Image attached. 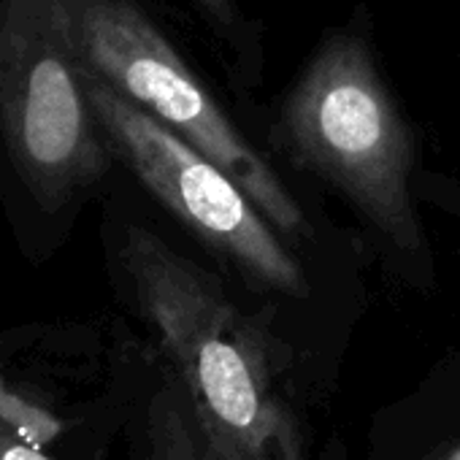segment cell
I'll return each instance as SVG.
<instances>
[{
	"mask_svg": "<svg viewBox=\"0 0 460 460\" xmlns=\"http://www.w3.org/2000/svg\"><path fill=\"white\" fill-rule=\"evenodd\" d=\"M122 266L214 449L225 460H309L263 333L219 282L136 225L125 230Z\"/></svg>",
	"mask_w": 460,
	"mask_h": 460,
	"instance_id": "obj_1",
	"label": "cell"
},
{
	"mask_svg": "<svg viewBox=\"0 0 460 460\" xmlns=\"http://www.w3.org/2000/svg\"><path fill=\"white\" fill-rule=\"evenodd\" d=\"M0 138L44 208L109 171L114 149L90 101L71 0H0Z\"/></svg>",
	"mask_w": 460,
	"mask_h": 460,
	"instance_id": "obj_2",
	"label": "cell"
},
{
	"mask_svg": "<svg viewBox=\"0 0 460 460\" xmlns=\"http://www.w3.org/2000/svg\"><path fill=\"white\" fill-rule=\"evenodd\" d=\"M279 128L293 157L349 198L382 236L420 247L409 128L360 41L336 36L320 47L290 90Z\"/></svg>",
	"mask_w": 460,
	"mask_h": 460,
	"instance_id": "obj_3",
	"label": "cell"
},
{
	"mask_svg": "<svg viewBox=\"0 0 460 460\" xmlns=\"http://www.w3.org/2000/svg\"><path fill=\"white\" fill-rule=\"evenodd\" d=\"M71 12L82 60L98 79L219 163L279 234H309L306 214L279 173L133 0H71Z\"/></svg>",
	"mask_w": 460,
	"mask_h": 460,
	"instance_id": "obj_4",
	"label": "cell"
},
{
	"mask_svg": "<svg viewBox=\"0 0 460 460\" xmlns=\"http://www.w3.org/2000/svg\"><path fill=\"white\" fill-rule=\"evenodd\" d=\"M87 90L111 149L144 187L203 242L255 285L304 298V269L277 236L271 219L247 190L206 152L122 98L87 66Z\"/></svg>",
	"mask_w": 460,
	"mask_h": 460,
	"instance_id": "obj_5",
	"label": "cell"
},
{
	"mask_svg": "<svg viewBox=\"0 0 460 460\" xmlns=\"http://www.w3.org/2000/svg\"><path fill=\"white\" fill-rule=\"evenodd\" d=\"M146 460H225L198 425L184 393L163 390L149 411Z\"/></svg>",
	"mask_w": 460,
	"mask_h": 460,
	"instance_id": "obj_6",
	"label": "cell"
},
{
	"mask_svg": "<svg viewBox=\"0 0 460 460\" xmlns=\"http://www.w3.org/2000/svg\"><path fill=\"white\" fill-rule=\"evenodd\" d=\"M0 460H49L39 447L14 436L4 422H0Z\"/></svg>",
	"mask_w": 460,
	"mask_h": 460,
	"instance_id": "obj_7",
	"label": "cell"
},
{
	"mask_svg": "<svg viewBox=\"0 0 460 460\" xmlns=\"http://www.w3.org/2000/svg\"><path fill=\"white\" fill-rule=\"evenodd\" d=\"M195 4L217 22L230 28L236 22V9H234V0H195Z\"/></svg>",
	"mask_w": 460,
	"mask_h": 460,
	"instance_id": "obj_8",
	"label": "cell"
},
{
	"mask_svg": "<svg viewBox=\"0 0 460 460\" xmlns=\"http://www.w3.org/2000/svg\"><path fill=\"white\" fill-rule=\"evenodd\" d=\"M438 460H460V447H455V449H449V452H444Z\"/></svg>",
	"mask_w": 460,
	"mask_h": 460,
	"instance_id": "obj_9",
	"label": "cell"
}]
</instances>
